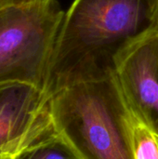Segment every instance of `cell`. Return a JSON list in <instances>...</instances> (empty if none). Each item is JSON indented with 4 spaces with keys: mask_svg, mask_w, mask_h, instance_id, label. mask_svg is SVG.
I'll list each match as a JSON object with an SVG mask.
<instances>
[{
    "mask_svg": "<svg viewBox=\"0 0 158 159\" xmlns=\"http://www.w3.org/2000/svg\"><path fill=\"white\" fill-rule=\"evenodd\" d=\"M148 27L146 0H74L55 40L45 94L110 75L117 53Z\"/></svg>",
    "mask_w": 158,
    "mask_h": 159,
    "instance_id": "obj_1",
    "label": "cell"
},
{
    "mask_svg": "<svg viewBox=\"0 0 158 159\" xmlns=\"http://www.w3.org/2000/svg\"><path fill=\"white\" fill-rule=\"evenodd\" d=\"M47 96L57 138L74 158L130 159L117 120L114 71Z\"/></svg>",
    "mask_w": 158,
    "mask_h": 159,
    "instance_id": "obj_2",
    "label": "cell"
},
{
    "mask_svg": "<svg viewBox=\"0 0 158 159\" xmlns=\"http://www.w3.org/2000/svg\"><path fill=\"white\" fill-rule=\"evenodd\" d=\"M63 16L56 0L0 8V83L44 89Z\"/></svg>",
    "mask_w": 158,
    "mask_h": 159,
    "instance_id": "obj_3",
    "label": "cell"
},
{
    "mask_svg": "<svg viewBox=\"0 0 158 159\" xmlns=\"http://www.w3.org/2000/svg\"><path fill=\"white\" fill-rule=\"evenodd\" d=\"M57 137L48 97L35 86L0 83V158L23 152Z\"/></svg>",
    "mask_w": 158,
    "mask_h": 159,
    "instance_id": "obj_4",
    "label": "cell"
},
{
    "mask_svg": "<svg viewBox=\"0 0 158 159\" xmlns=\"http://www.w3.org/2000/svg\"><path fill=\"white\" fill-rule=\"evenodd\" d=\"M114 74L158 131V33L147 28L129 42L115 58Z\"/></svg>",
    "mask_w": 158,
    "mask_h": 159,
    "instance_id": "obj_5",
    "label": "cell"
},
{
    "mask_svg": "<svg viewBox=\"0 0 158 159\" xmlns=\"http://www.w3.org/2000/svg\"><path fill=\"white\" fill-rule=\"evenodd\" d=\"M115 81L117 120L129 157L158 159V143L153 123L124 92L116 77Z\"/></svg>",
    "mask_w": 158,
    "mask_h": 159,
    "instance_id": "obj_6",
    "label": "cell"
},
{
    "mask_svg": "<svg viewBox=\"0 0 158 159\" xmlns=\"http://www.w3.org/2000/svg\"><path fill=\"white\" fill-rule=\"evenodd\" d=\"M16 159H74L55 137L23 152Z\"/></svg>",
    "mask_w": 158,
    "mask_h": 159,
    "instance_id": "obj_7",
    "label": "cell"
},
{
    "mask_svg": "<svg viewBox=\"0 0 158 159\" xmlns=\"http://www.w3.org/2000/svg\"><path fill=\"white\" fill-rule=\"evenodd\" d=\"M149 29L158 33V0H146Z\"/></svg>",
    "mask_w": 158,
    "mask_h": 159,
    "instance_id": "obj_8",
    "label": "cell"
},
{
    "mask_svg": "<svg viewBox=\"0 0 158 159\" xmlns=\"http://www.w3.org/2000/svg\"><path fill=\"white\" fill-rule=\"evenodd\" d=\"M48 0H10V5H28V4H35V3H42L47 2Z\"/></svg>",
    "mask_w": 158,
    "mask_h": 159,
    "instance_id": "obj_9",
    "label": "cell"
},
{
    "mask_svg": "<svg viewBox=\"0 0 158 159\" xmlns=\"http://www.w3.org/2000/svg\"><path fill=\"white\" fill-rule=\"evenodd\" d=\"M9 2L10 0H0V8L9 6Z\"/></svg>",
    "mask_w": 158,
    "mask_h": 159,
    "instance_id": "obj_10",
    "label": "cell"
},
{
    "mask_svg": "<svg viewBox=\"0 0 158 159\" xmlns=\"http://www.w3.org/2000/svg\"><path fill=\"white\" fill-rule=\"evenodd\" d=\"M155 134H156V141H157L158 143V131H156V129H155Z\"/></svg>",
    "mask_w": 158,
    "mask_h": 159,
    "instance_id": "obj_11",
    "label": "cell"
},
{
    "mask_svg": "<svg viewBox=\"0 0 158 159\" xmlns=\"http://www.w3.org/2000/svg\"><path fill=\"white\" fill-rule=\"evenodd\" d=\"M0 159H10V158H0Z\"/></svg>",
    "mask_w": 158,
    "mask_h": 159,
    "instance_id": "obj_12",
    "label": "cell"
}]
</instances>
